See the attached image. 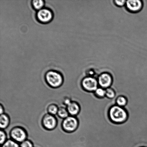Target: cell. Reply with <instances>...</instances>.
<instances>
[{
  "label": "cell",
  "instance_id": "obj_23",
  "mask_svg": "<svg viewBox=\"0 0 147 147\" xmlns=\"http://www.w3.org/2000/svg\"><path fill=\"white\" fill-rule=\"evenodd\" d=\"M72 101L71 99L69 97L66 96V97L64 98L63 100V103L65 106H67L69 104L71 103V102Z\"/></svg>",
  "mask_w": 147,
  "mask_h": 147
},
{
  "label": "cell",
  "instance_id": "obj_1",
  "mask_svg": "<svg viewBox=\"0 0 147 147\" xmlns=\"http://www.w3.org/2000/svg\"><path fill=\"white\" fill-rule=\"evenodd\" d=\"M109 119L113 123L121 124L127 120L128 113L124 107L115 105L111 107L108 111Z\"/></svg>",
  "mask_w": 147,
  "mask_h": 147
},
{
  "label": "cell",
  "instance_id": "obj_3",
  "mask_svg": "<svg viewBox=\"0 0 147 147\" xmlns=\"http://www.w3.org/2000/svg\"><path fill=\"white\" fill-rule=\"evenodd\" d=\"M61 128L65 132L72 133L76 132L78 129L79 121L77 117L69 116L63 119L62 122Z\"/></svg>",
  "mask_w": 147,
  "mask_h": 147
},
{
  "label": "cell",
  "instance_id": "obj_2",
  "mask_svg": "<svg viewBox=\"0 0 147 147\" xmlns=\"http://www.w3.org/2000/svg\"><path fill=\"white\" fill-rule=\"evenodd\" d=\"M45 79L50 87L57 88L63 85L64 78L61 74L54 70H50L46 74Z\"/></svg>",
  "mask_w": 147,
  "mask_h": 147
},
{
  "label": "cell",
  "instance_id": "obj_8",
  "mask_svg": "<svg viewBox=\"0 0 147 147\" xmlns=\"http://www.w3.org/2000/svg\"><path fill=\"white\" fill-rule=\"evenodd\" d=\"M37 19L42 23H47L52 20L53 14L50 9L47 8H42L39 10L37 13Z\"/></svg>",
  "mask_w": 147,
  "mask_h": 147
},
{
  "label": "cell",
  "instance_id": "obj_12",
  "mask_svg": "<svg viewBox=\"0 0 147 147\" xmlns=\"http://www.w3.org/2000/svg\"><path fill=\"white\" fill-rule=\"evenodd\" d=\"M116 104L121 107H124L127 105L128 100L126 96L123 95L116 96L115 99Z\"/></svg>",
  "mask_w": 147,
  "mask_h": 147
},
{
  "label": "cell",
  "instance_id": "obj_9",
  "mask_svg": "<svg viewBox=\"0 0 147 147\" xmlns=\"http://www.w3.org/2000/svg\"><path fill=\"white\" fill-rule=\"evenodd\" d=\"M143 3L139 0H129L126 1V6L130 12L136 13L142 10L143 7Z\"/></svg>",
  "mask_w": 147,
  "mask_h": 147
},
{
  "label": "cell",
  "instance_id": "obj_11",
  "mask_svg": "<svg viewBox=\"0 0 147 147\" xmlns=\"http://www.w3.org/2000/svg\"><path fill=\"white\" fill-rule=\"evenodd\" d=\"M10 118L8 114L6 113L1 115L0 116V127L1 129L4 130L9 126Z\"/></svg>",
  "mask_w": 147,
  "mask_h": 147
},
{
  "label": "cell",
  "instance_id": "obj_21",
  "mask_svg": "<svg viewBox=\"0 0 147 147\" xmlns=\"http://www.w3.org/2000/svg\"><path fill=\"white\" fill-rule=\"evenodd\" d=\"M20 147H34L33 142L27 139L20 144Z\"/></svg>",
  "mask_w": 147,
  "mask_h": 147
},
{
  "label": "cell",
  "instance_id": "obj_13",
  "mask_svg": "<svg viewBox=\"0 0 147 147\" xmlns=\"http://www.w3.org/2000/svg\"><path fill=\"white\" fill-rule=\"evenodd\" d=\"M57 115L58 117L63 119H65V118L70 116L67 108L65 107H59Z\"/></svg>",
  "mask_w": 147,
  "mask_h": 147
},
{
  "label": "cell",
  "instance_id": "obj_19",
  "mask_svg": "<svg viewBox=\"0 0 147 147\" xmlns=\"http://www.w3.org/2000/svg\"><path fill=\"white\" fill-rule=\"evenodd\" d=\"M33 7L37 10H40L43 8L44 5V1L42 0H34L32 1Z\"/></svg>",
  "mask_w": 147,
  "mask_h": 147
},
{
  "label": "cell",
  "instance_id": "obj_20",
  "mask_svg": "<svg viewBox=\"0 0 147 147\" xmlns=\"http://www.w3.org/2000/svg\"><path fill=\"white\" fill-rule=\"evenodd\" d=\"M0 144L1 145H2L7 140V136L6 132L4 130L1 129L0 131Z\"/></svg>",
  "mask_w": 147,
  "mask_h": 147
},
{
  "label": "cell",
  "instance_id": "obj_17",
  "mask_svg": "<svg viewBox=\"0 0 147 147\" xmlns=\"http://www.w3.org/2000/svg\"><path fill=\"white\" fill-rule=\"evenodd\" d=\"M106 97L107 98L113 99L116 97V93L115 89L111 87L107 88L106 89Z\"/></svg>",
  "mask_w": 147,
  "mask_h": 147
},
{
  "label": "cell",
  "instance_id": "obj_24",
  "mask_svg": "<svg viewBox=\"0 0 147 147\" xmlns=\"http://www.w3.org/2000/svg\"><path fill=\"white\" fill-rule=\"evenodd\" d=\"M0 109H1V111H0V112H1V115L2 114H3L4 113V108L2 104H1V106H0Z\"/></svg>",
  "mask_w": 147,
  "mask_h": 147
},
{
  "label": "cell",
  "instance_id": "obj_5",
  "mask_svg": "<svg viewBox=\"0 0 147 147\" xmlns=\"http://www.w3.org/2000/svg\"><path fill=\"white\" fill-rule=\"evenodd\" d=\"M80 86L84 90L90 93H94L99 87L97 79L88 76L82 79Z\"/></svg>",
  "mask_w": 147,
  "mask_h": 147
},
{
  "label": "cell",
  "instance_id": "obj_6",
  "mask_svg": "<svg viewBox=\"0 0 147 147\" xmlns=\"http://www.w3.org/2000/svg\"><path fill=\"white\" fill-rule=\"evenodd\" d=\"M41 125L46 130L52 131L57 127L58 121L55 116L47 113L43 116L41 120Z\"/></svg>",
  "mask_w": 147,
  "mask_h": 147
},
{
  "label": "cell",
  "instance_id": "obj_4",
  "mask_svg": "<svg viewBox=\"0 0 147 147\" xmlns=\"http://www.w3.org/2000/svg\"><path fill=\"white\" fill-rule=\"evenodd\" d=\"M9 136L10 139L20 144L27 139L28 134L24 128L17 126L11 129Z\"/></svg>",
  "mask_w": 147,
  "mask_h": 147
},
{
  "label": "cell",
  "instance_id": "obj_15",
  "mask_svg": "<svg viewBox=\"0 0 147 147\" xmlns=\"http://www.w3.org/2000/svg\"><path fill=\"white\" fill-rule=\"evenodd\" d=\"M142 147H147V120L142 131Z\"/></svg>",
  "mask_w": 147,
  "mask_h": 147
},
{
  "label": "cell",
  "instance_id": "obj_16",
  "mask_svg": "<svg viewBox=\"0 0 147 147\" xmlns=\"http://www.w3.org/2000/svg\"><path fill=\"white\" fill-rule=\"evenodd\" d=\"M95 96L99 98L102 99L106 97V89L99 87L94 92Z\"/></svg>",
  "mask_w": 147,
  "mask_h": 147
},
{
  "label": "cell",
  "instance_id": "obj_7",
  "mask_svg": "<svg viewBox=\"0 0 147 147\" xmlns=\"http://www.w3.org/2000/svg\"><path fill=\"white\" fill-rule=\"evenodd\" d=\"M97 79L99 87L105 89L111 87L113 83V78L109 73H102L98 76Z\"/></svg>",
  "mask_w": 147,
  "mask_h": 147
},
{
  "label": "cell",
  "instance_id": "obj_22",
  "mask_svg": "<svg viewBox=\"0 0 147 147\" xmlns=\"http://www.w3.org/2000/svg\"><path fill=\"white\" fill-rule=\"evenodd\" d=\"M114 3L115 5L117 6L122 7L124 5H126V1L125 0H122V1H115Z\"/></svg>",
  "mask_w": 147,
  "mask_h": 147
},
{
  "label": "cell",
  "instance_id": "obj_25",
  "mask_svg": "<svg viewBox=\"0 0 147 147\" xmlns=\"http://www.w3.org/2000/svg\"></svg>",
  "mask_w": 147,
  "mask_h": 147
},
{
  "label": "cell",
  "instance_id": "obj_18",
  "mask_svg": "<svg viewBox=\"0 0 147 147\" xmlns=\"http://www.w3.org/2000/svg\"><path fill=\"white\" fill-rule=\"evenodd\" d=\"M1 147H20V145L10 139L7 140L5 143L1 145Z\"/></svg>",
  "mask_w": 147,
  "mask_h": 147
},
{
  "label": "cell",
  "instance_id": "obj_10",
  "mask_svg": "<svg viewBox=\"0 0 147 147\" xmlns=\"http://www.w3.org/2000/svg\"><path fill=\"white\" fill-rule=\"evenodd\" d=\"M66 108L70 116L77 117L81 110L80 104L76 101L72 100Z\"/></svg>",
  "mask_w": 147,
  "mask_h": 147
},
{
  "label": "cell",
  "instance_id": "obj_14",
  "mask_svg": "<svg viewBox=\"0 0 147 147\" xmlns=\"http://www.w3.org/2000/svg\"><path fill=\"white\" fill-rule=\"evenodd\" d=\"M59 107L55 104L52 103L47 106V113L49 114L55 116L57 115Z\"/></svg>",
  "mask_w": 147,
  "mask_h": 147
}]
</instances>
